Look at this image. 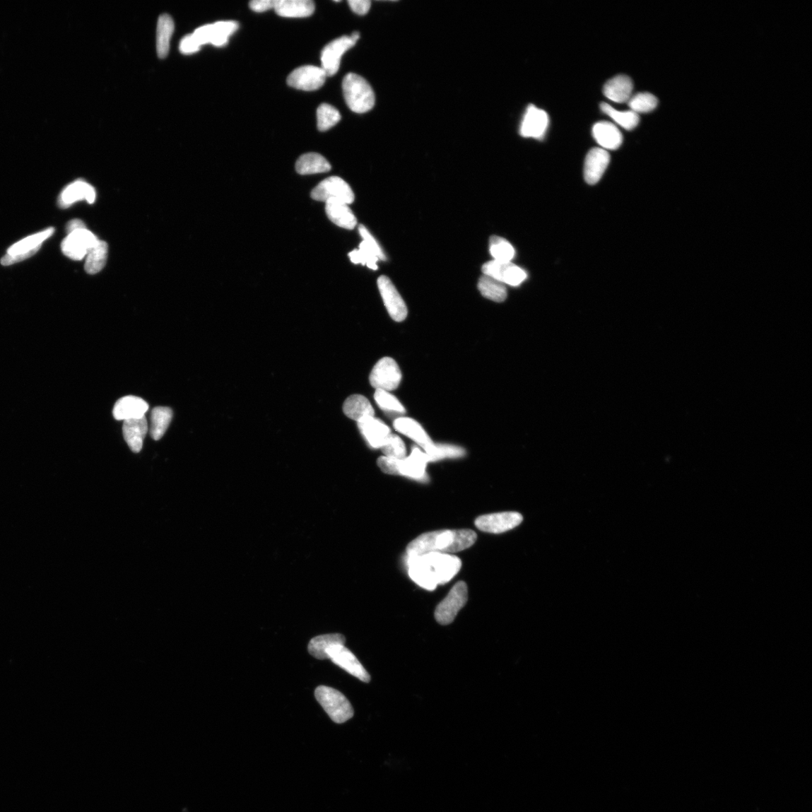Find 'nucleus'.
I'll return each mask as SVG.
<instances>
[{"label": "nucleus", "instance_id": "39", "mask_svg": "<svg viewBox=\"0 0 812 812\" xmlns=\"http://www.w3.org/2000/svg\"><path fill=\"white\" fill-rule=\"evenodd\" d=\"M339 112L332 105L324 103L317 110V128L320 131H326L339 122Z\"/></svg>", "mask_w": 812, "mask_h": 812}, {"label": "nucleus", "instance_id": "46", "mask_svg": "<svg viewBox=\"0 0 812 812\" xmlns=\"http://www.w3.org/2000/svg\"><path fill=\"white\" fill-rule=\"evenodd\" d=\"M348 4L351 9L359 16L367 14L371 7L370 0H349Z\"/></svg>", "mask_w": 812, "mask_h": 812}, {"label": "nucleus", "instance_id": "42", "mask_svg": "<svg viewBox=\"0 0 812 812\" xmlns=\"http://www.w3.org/2000/svg\"><path fill=\"white\" fill-rule=\"evenodd\" d=\"M384 457L395 460H402L406 457L405 443L397 435L392 433L381 448Z\"/></svg>", "mask_w": 812, "mask_h": 812}, {"label": "nucleus", "instance_id": "36", "mask_svg": "<svg viewBox=\"0 0 812 812\" xmlns=\"http://www.w3.org/2000/svg\"><path fill=\"white\" fill-rule=\"evenodd\" d=\"M600 109H601L603 112L608 115L611 119H613L617 124L628 129V131H632V129L637 127L640 123L639 114L632 111L619 112L606 102L600 104Z\"/></svg>", "mask_w": 812, "mask_h": 812}, {"label": "nucleus", "instance_id": "19", "mask_svg": "<svg viewBox=\"0 0 812 812\" xmlns=\"http://www.w3.org/2000/svg\"><path fill=\"white\" fill-rule=\"evenodd\" d=\"M148 408V404L142 398L126 396L116 402L113 416L117 420L139 419L145 417Z\"/></svg>", "mask_w": 812, "mask_h": 812}, {"label": "nucleus", "instance_id": "2", "mask_svg": "<svg viewBox=\"0 0 812 812\" xmlns=\"http://www.w3.org/2000/svg\"><path fill=\"white\" fill-rule=\"evenodd\" d=\"M476 540V534L471 529H443L419 536L408 545L406 552L408 556H419L429 553L448 554L466 550L473 546Z\"/></svg>", "mask_w": 812, "mask_h": 812}, {"label": "nucleus", "instance_id": "41", "mask_svg": "<svg viewBox=\"0 0 812 812\" xmlns=\"http://www.w3.org/2000/svg\"><path fill=\"white\" fill-rule=\"evenodd\" d=\"M374 398L376 404H377L382 410L388 411V413L397 414L406 413V409L401 403L399 401L397 398L388 392L376 390Z\"/></svg>", "mask_w": 812, "mask_h": 812}, {"label": "nucleus", "instance_id": "40", "mask_svg": "<svg viewBox=\"0 0 812 812\" xmlns=\"http://www.w3.org/2000/svg\"><path fill=\"white\" fill-rule=\"evenodd\" d=\"M658 104V100L650 93H640L630 98L628 105L631 111L635 113H649L654 111Z\"/></svg>", "mask_w": 812, "mask_h": 812}, {"label": "nucleus", "instance_id": "9", "mask_svg": "<svg viewBox=\"0 0 812 812\" xmlns=\"http://www.w3.org/2000/svg\"><path fill=\"white\" fill-rule=\"evenodd\" d=\"M402 380V372L396 362L391 358H384L375 365L370 382L376 390L392 392L396 390Z\"/></svg>", "mask_w": 812, "mask_h": 812}, {"label": "nucleus", "instance_id": "8", "mask_svg": "<svg viewBox=\"0 0 812 812\" xmlns=\"http://www.w3.org/2000/svg\"><path fill=\"white\" fill-rule=\"evenodd\" d=\"M359 39L360 33L355 32L350 37H340L324 47L321 59L322 68L326 76H333L339 71L341 59L347 51L356 45Z\"/></svg>", "mask_w": 812, "mask_h": 812}, {"label": "nucleus", "instance_id": "14", "mask_svg": "<svg viewBox=\"0 0 812 812\" xmlns=\"http://www.w3.org/2000/svg\"><path fill=\"white\" fill-rule=\"evenodd\" d=\"M378 287L392 319L397 322H404L408 314L407 307L392 281L389 278L382 276L378 279Z\"/></svg>", "mask_w": 812, "mask_h": 812}, {"label": "nucleus", "instance_id": "7", "mask_svg": "<svg viewBox=\"0 0 812 812\" xmlns=\"http://www.w3.org/2000/svg\"><path fill=\"white\" fill-rule=\"evenodd\" d=\"M311 196L316 201L325 203L329 200H337L349 205L355 201V194L350 185L337 176L322 181L314 188Z\"/></svg>", "mask_w": 812, "mask_h": 812}, {"label": "nucleus", "instance_id": "4", "mask_svg": "<svg viewBox=\"0 0 812 812\" xmlns=\"http://www.w3.org/2000/svg\"><path fill=\"white\" fill-rule=\"evenodd\" d=\"M343 90L346 102L352 112L363 114L374 107V91L363 77L355 73L348 74L343 81Z\"/></svg>", "mask_w": 812, "mask_h": 812}, {"label": "nucleus", "instance_id": "21", "mask_svg": "<svg viewBox=\"0 0 812 812\" xmlns=\"http://www.w3.org/2000/svg\"><path fill=\"white\" fill-rule=\"evenodd\" d=\"M148 430V422L146 417L124 420L123 425L124 437L129 449L134 452L139 453L142 450Z\"/></svg>", "mask_w": 812, "mask_h": 812}, {"label": "nucleus", "instance_id": "16", "mask_svg": "<svg viewBox=\"0 0 812 812\" xmlns=\"http://www.w3.org/2000/svg\"><path fill=\"white\" fill-rule=\"evenodd\" d=\"M549 117L544 111L529 105L520 127V134L525 138L543 139L546 134Z\"/></svg>", "mask_w": 812, "mask_h": 812}, {"label": "nucleus", "instance_id": "23", "mask_svg": "<svg viewBox=\"0 0 812 812\" xmlns=\"http://www.w3.org/2000/svg\"><path fill=\"white\" fill-rule=\"evenodd\" d=\"M326 213L329 220L339 228L353 230L357 225V218L348 204L329 200L326 203Z\"/></svg>", "mask_w": 812, "mask_h": 812}, {"label": "nucleus", "instance_id": "25", "mask_svg": "<svg viewBox=\"0 0 812 812\" xmlns=\"http://www.w3.org/2000/svg\"><path fill=\"white\" fill-rule=\"evenodd\" d=\"M396 431L406 435L425 450L433 444L428 433L416 420L409 418H399L394 422Z\"/></svg>", "mask_w": 812, "mask_h": 812}, {"label": "nucleus", "instance_id": "11", "mask_svg": "<svg viewBox=\"0 0 812 812\" xmlns=\"http://www.w3.org/2000/svg\"><path fill=\"white\" fill-rule=\"evenodd\" d=\"M523 516L519 512H508L482 515L475 524L480 531L489 534H502L519 526Z\"/></svg>", "mask_w": 812, "mask_h": 812}, {"label": "nucleus", "instance_id": "31", "mask_svg": "<svg viewBox=\"0 0 812 812\" xmlns=\"http://www.w3.org/2000/svg\"><path fill=\"white\" fill-rule=\"evenodd\" d=\"M173 417L169 407L158 406L151 411L150 434L153 440H160L167 430Z\"/></svg>", "mask_w": 812, "mask_h": 812}, {"label": "nucleus", "instance_id": "37", "mask_svg": "<svg viewBox=\"0 0 812 812\" xmlns=\"http://www.w3.org/2000/svg\"><path fill=\"white\" fill-rule=\"evenodd\" d=\"M490 252L493 261L499 262H512L515 256V250L511 243L497 235H493L490 239Z\"/></svg>", "mask_w": 812, "mask_h": 812}, {"label": "nucleus", "instance_id": "10", "mask_svg": "<svg viewBox=\"0 0 812 812\" xmlns=\"http://www.w3.org/2000/svg\"><path fill=\"white\" fill-rule=\"evenodd\" d=\"M99 240L86 229H81L68 234L61 244L63 253L72 260L81 261L86 257Z\"/></svg>", "mask_w": 812, "mask_h": 812}, {"label": "nucleus", "instance_id": "18", "mask_svg": "<svg viewBox=\"0 0 812 812\" xmlns=\"http://www.w3.org/2000/svg\"><path fill=\"white\" fill-rule=\"evenodd\" d=\"M358 428L365 440L373 449H381L392 431L384 422L374 416L358 422Z\"/></svg>", "mask_w": 812, "mask_h": 812}, {"label": "nucleus", "instance_id": "45", "mask_svg": "<svg viewBox=\"0 0 812 812\" xmlns=\"http://www.w3.org/2000/svg\"><path fill=\"white\" fill-rule=\"evenodd\" d=\"M201 46L197 42L193 35H188L182 39L180 43V51L185 54L197 52Z\"/></svg>", "mask_w": 812, "mask_h": 812}, {"label": "nucleus", "instance_id": "34", "mask_svg": "<svg viewBox=\"0 0 812 812\" xmlns=\"http://www.w3.org/2000/svg\"><path fill=\"white\" fill-rule=\"evenodd\" d=\"M108 257V245L107 242L99 240L86 256L85 269L90 275L97 274L107 264Z\"/></svg>", "mask_w": 812, "mask_h": 812}, {"label": "nucleus", "instance_id": "32", "mask_svg": "<svg viewBox=\"0 0 812 812\" xmlns=\"http://www.w3.org/2000/svg\"><path fill=\"white\" fill-rule=\"evenodd\" d=\"M174 32V22L167 14L162 15L158 20L157 30V51L160 58L167 56L170 40Z\"/></svg>", "mask_w": 812, "mask_h": 812}, {"label": "nucleus", "instance_id": "26", "mask_svg": "<svg viewBox=\"0 0 812 812\" xmlns=\"http://www.w3.org/2000/svg\"><path fill=\"white\" fill-rule=\"evenodd\" d=\"M593 136L604 150H616L623 142L619 129L613 124L607 122L596 123L593 127Z\"/></svg>", "mask_w": 812, "mask_h": 812}, {"label": "nucleus", "instance_id": "29", "mask_svg": "<svg viewBox=\"0 0 812 812\" xmlns=\"http://www.w3.org/2000/svg\"><path fill=\"white\" fill-rule=\"evenodd\" d=\"M55 230L53 228L29 235L11 245L7 251L8 255H18L33 251H40L42 244L52 237Z\"/></svg>", "mask_w": 812, "mask_h": 812}, {"label": "nucleus", "instance_id": "17", "mask_svg": "<svg viewBox=\"0 0 812 812\" xmlns=\"http://www.w3.org/2000/svg\"><path fill=\"white\" fill-rule=\"evenodd\" d=\"M610 162V155L606 150L593 148L586 156L584 175L587 184H596L606 172Z\"/></svg>", "mask_w": 812, "mask_h": 812}, {"label": "nucleus", "instance_id": "38", "mask_svg": "<svg viewBox=\"0 0 812 812\" xmlns=\"http://www.w3.org/2000/svg\"><path fill=\"white\" fill-rule=\"evenodd\" d=\"M429 458V461H437L445 458H459L466 454V452L461 447L450 445L432 444L425 450Z\"/></svg>", "mask_w": 812, "mask_h": 812}, {"label": "nucleus", "instance_id": "27", "mask_svg": "<svg viewBox=\"0 0 812 812\" xmlns=\"http://www.w3.org/2000/svg\"><path fill=\"white\" fill-rule=\"evenodd\" d=\"M345 643L346 637L342 634L322 635L311 640L308 645V650L310 654L316 659L327 660L329 659L327 653L334 646L345 645Z\"/></svg>", "mask_w": 812, "mask_h": 812}, {"label": "nucleus", "instance_id": "1", "mask_svg": "<svg viewBox=\"0 0 812 812\" xmlns=\"http://www.w3.org/2000/svg\"><path fill=\"white\" fill-rule=\"evenodd\" d=\"M407 565L411 580L426 590L434 591L437 585L450 582L460 571L462 563L449 554L429 553L408 556Z\"/></svg>", "mask_w": 812, "mask_h": 812}, {"label": "nucleus", "instance_id": "35", "mask_svg": "<svg viewBox=\"0 0 812 812\" xmlns=\"http://www.w3.org/2000/svg\"><path fill=\"white\" fill-rule=\"evenodd\" d=\"M239 23L235 21H219L211 25V42L215 46L225 45L232 35L238 30Z\"/></svg>", "mask_w": 812, "mask_h": 812}, {"label": "nucleus", "instance_id": "22", "mask_svg": "<svg viewBox=\"0 0 812 812\" xmlns=\"http://www.w3.org/2000/svg\"><path fill=\"white\" fill-rule=\"evenodd\" d=\"M311 0H276L274 9L283 18H301L311 16L314 11Z\"/></svg>", "mask_w": 812, "mask_h": 812}, {"label": "nucleus", "instance_id": "3", "mask_svg": "<svg viewBox=\"0 0 812 812\" xmlns=\"http://www.w3.org/2000/svg\"><path fill=\"white\" fill-rule=\"evenodd\" d=\"M429 458L425 452L420 451L418 447H413L411 455L402 459H395L381 457L378 459V466L382 472L386 474L406 476L420 481H428L426 466Z\"/></svg>", "mask_w": 812, "mask_h": 812}, {"label": "nucleus", "instance_id": "12", "mask_svg": "<svg viewBox=\"0 0 812 812\" xmlns=\"http://www.w3.org/2000/svg\"><path fill=\"white\" fill-rule=\"evenodd\" d=\"M482 272L501 282L503 285L513 287L521 286L527 278L525 271L512 262L492 261L482 266Z\"/></svg>", "mask_w": 812, "mask_h": 812}, {"label": "nucleus", "instance_id": "47", "mask_svg": "<svg viewBox=\"0 0 812 812\" xmlns=\"http://www.w3.org/2000/svg\"><path fill=\"white\" fill-rule=\"evenodd\" d=\"M276 0H254L249 4L251 9L255 13H264L268 10L274 9Z\"/></svg>", "mask_w": 812, "mask_h": 812}, {"label": "nucleus", "instance_id": "20", "mask_svg": "<svg viewBox=\"0 0 812 812\" xmlns=\"http://www.w3.org/2000/svg\"><path fill=\"white\" fill-rule=\"evenodd\" d=\"M95 189L84 181H76L68 185L58 199V204L63 208H66L81 200L92 204L95 201Z\"/></svg>", "mask_w": 812, "mask_h": 812}, {"label": "nucleus", "instance_id": "6", "mask_svg": "<svg viewBox=\"0 0 812 812\" xmlns=\"http://www.w3.org/2000/svg\"><path fill=\"white\" fill-rule=\"evenodd\" d=\"M468 587L465 582H459L452 588L448 595L437 606L435 618L442 625H449L457 617L459 611L467 603Z\"/></svg>", "mask_w": 812, "mask_h": 812}, {"label": "nucleus", "instance_id": "43", "mask_svg": "<svg viewBox=\"0 0 812 812\" xmlns=\"http://www.w3.org/2000/svg\"><path fill=\"white\" fill-rule=\"evenodd\" d=\"M349 257L353 264L367 265L370 269L373 270L378 269L377 262L379 261V259L376 257L364 242L360 244L358 250H354L350 252Z\"/></svg>", "mask_w": 812, "mask_h": 812}, {"label": "nucleus", "instance_id": "48", "mask_svg": "<svg viewBox=\"0 0 812 812\" xmlns=\"http://www.w3.org/2000/svg\"><path fill=\"white\" fill-rule=\"evenodd\" d=\"M81 229H86V226L83 221L78 219H74L71 221H69L66 226V231L68 234Z\"/></svg>", "mask_w": 812, "mask_h": 812}, {"label": "nucleus", "instance_id": "24", "mask_svg": "<svg viewBox=\"0 0 812 812\" xmlns=\"http://www.w3.org/2000/svg\"><path fill=\"white\" fill-rule=\"evenodd\" d=\"M633 84L631 78L625 75L616 76L608 81L604 88V95L611 101L623 103L632 97Z\"/></svg>", "mask_w": 812, "mask_h": 812}, {"label": "nucleus", "instance_id": "13", "mask_svg": "<svg viewBox=\"0 0 812 812\" xmlns=\"http://www.w3.org/2000/svg\"><path fill=\"white\" fill-rule=\"evenodd\" d=\"M326 74L322 67L303 66L293 70L289 75L288 85L293 88L312 91L321 88L326 81Z\"/></svg>", "mask_w": 812, "mask_h": 812}, {"label": "nucleus", "instance_id": "33", "mask_svg": "<svg viewBox=\"0 0 812 812\" xmlns=\"http://www.w3.org/2000/svg\"><path fill=\"white\" fill-rule=\"evenodd\" d=\"M478 288L481 295L490 300L502 302L507 298V290L505 285L488 276L480 277Z\"/></svg>", "mask_w": 812, "mask_h": 812}, {"label": "nucleus", "instance_id": "44", "mask_svg": "<svg viewBox=\"0 0 812 812\" xmlns=\"http://www.w3.org/2000/svg\"><path fill=\"white\" fill-rule=\"evenodd\" d=\"M359 233L361 235V237L363 238V242L366 243V245L368 246V248L373 252L376 257H377L379 261H386L387 257L382 249L381 248V246L372 237V235L370 233L367 228H365L363 225H360Z\"/></svg>", "mask_w": 812, "mask_h": 812}, {"label": "nucleus", "instance_id": "30", "mask_svg": "<svg viewBox=\"0 0 812 812\" xmlns=\"http://www.w3.org/2000/svg\"><path fill=\"white\" fill-rule=\"evenodd\" d=\"M331 170V164L317 153H308L302 155L296 163V170L300 175L324 173Z\"/></svg>", "mask_w": 812, "mask_h": 812}, {"label": "nucleus", "instance_id": "15", "mask_svg": "<svg viewBox=\"0 0 812 812\" xmlns=\"http://www.w3.org/2000/svg\"><path fill=\"white\" fill-rule=\"evenodd\" d=\"M329 660L346 671L347 673L359 680L369 683L370 676L365 669L357 657L353 654L345 645L334 646L327 653Z\"/></svg>", "mask_w": 812, "mask_h": 812}, {"label": "nucleus", "instance_id": "28", "mask_svg": "<svg viewBox=\"0 0 812 812\" xmlns=\"http://www.w3.org/2000/svg\"><path fill=\"white\" fill-rule=\"evenodd\" d=\"M343 411L348 418L357 422L375 415V411L369 399L358 394L352 395L346 400Z\"/></svg>", "mask_w": 812, "mask_h": 812}, {"label": "nucleus", "instance_id": "5", "mask_svg": "<svg viewBox=\"0 0 812 812\" xmlns=\"http://www.w3.org/2000/svg\"><path fill=\"white\" fill-rule=\"evenodd\" d=\"M314 695L334 722L343 724L354 716L351 702L339 690L322 686L316 688Z\"/></svg>", "mask_w": 812, "mask_h": 812}]
</instances>
